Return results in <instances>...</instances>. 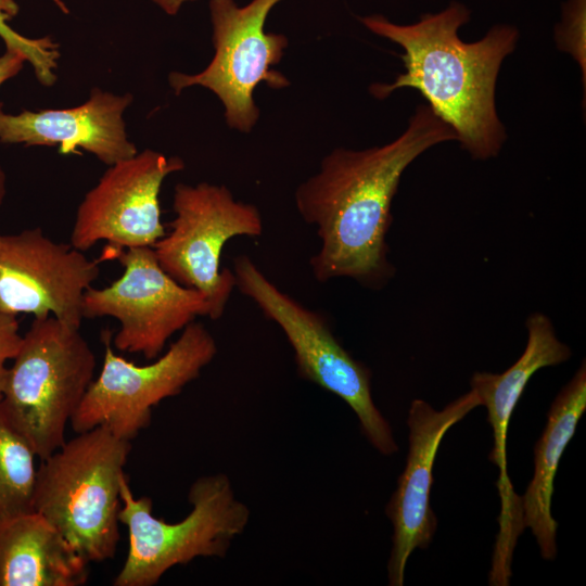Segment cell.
<instances>
[{
  "instance_id": "1",
  "label": "cell",
  "mask_w": 586,
  "mask_h": 586,
  "mask_svg": "<svg viewBox=\"0 0 586 586\" xmlns=\"http://www.w3.org/2000/svg\"><path fill=\"white\" fill-rule=\"evenodd\" d=\"M450 140H457L453 128L421 104L394 141L361 151L336 149L322 160L294 195L301 217L320 240L309 259L317 281L351 278L379 288L392 277L385 238L400 177L420 154Z\"/></svg>"
},
{
  "instance_id": "2",
  "label": "cell",
  "mask_w": 586,
  "mask_h": 586,
  "mask_svg": "<svg viewBox=\"0 0 586 586\" xmlns=\"http://www.w3.org/2000/svg\"><path fill=\"white\" fill-rule=\"evenodd\" d=\"M470 10L453 1L437 13L422 14L413 24L399 25L375 14L360 18L372 33L405 50L406 72L394 82L374 84L370 92L384 99L399 88L417 89L432 111L457 136V141L473 158L487 160L500 151L506 131L495 105V88L504 59L519 38L508 24L493 26L474 42L458 36L470 21Z\"/></svg>"
},
{
  "instance_id": "3",
  "label": "cell",
  "mask_w": 586,
  "mask_h": 586,
  "mask_svg": "<svg viewBox=\"0 0 586 586\" xmlns=\"http://www.w3.org/2000/svg\"><path fill=\"white\" fill-rule=\"evenodd\" d=\"M130 449V441L95 426L65 441L37 469L34 511L89 564L116 552L120 481Z\"/></svg>"
},
{
  "instance_id": "4",
  "label": "cell",
  "mask_w": 586,
  "mask_h": 586,
  "mask_svg": "<svg viewBox=\"0 0 586 586\" xmlns=\"http://www.w3.org/2000/svg\"><path fill=\"white\" fill-rule=\"evenodd\" d=\"M80 328L53 316L34 318L9 366L0 408L39 460L65 442L95 369V356Z\"/></svg>"
},
{
  "instance_id": "5",
  "label": "cell",
  "mask_w": 586,
  "mask_h": 586,
  "mask_svg": "<svg viewBox=\"0 0 586 586\" xmlns=\"http://www.w3.org/2000/svg\"><path fill=\"white\" fill-rule=\"evenodd\" d=\"M120 498L118 519L128 530L129 549L114 586H154L176 565L200 557H226L251 515L224 473L203 475L192 483L188 493L192 509L176 523L156 518L150 497L136 498L126 474Z\"/></svg>"
},
{
  "instance_id": "6",
  "label": "cell",
  "mask_w": 586,
  "mask_h": 586,
  "mask_svg": "<svg viewBox=\"0 0 586 586\" xmlns=\"http://www.w3.org/2000/svg\"><path fill=\"white\" fill-rule=\"evenodd\" d=\"M232 271L235 288L284 333L300 377L344 400L379 453H396L391 425L373 403L370 370L339 343L326 318L280 290L246 255L233 259Z\"/></svg>"
},
{
  "instance_id": "7",
  "label": "cell",
  "mask_w": 586,
  "mask_h": 586,
  "mask_svg": "<svg viewBox=\"0 0 586 586\" xmlns=\"http://www.w3.org/2000/svg\"><path fill=\"white\" fill-rule=\"evenodd\" d=\"M102 341L101 372L69 423L76 433L104 426L127 441L149 426L153 407L198 379L218 351L213 334L196 321L188 324L164 354L143 366L115 354L111 331L103 332Z\"/></svg>"
},
{
  "instance_id": "8",
  "label": "cell",
  "mask_w": 586,
  "mask_h": 586,
  "mask_svg": "<svg viewBox=\"0 0 586 586\" xmlns=\"http://www.w3.org/2000/svg\"><path fill=\"white\" fill-rule=\"evenodd\" d=\"M169 231L152 246L163 270L180 284L202 293L212 320L219 319L235 288L233 271L220 269L225 244L239 235L258 237V208L237 201L225 186L178 183Z\"/></svg>"
},
{
  "instance_id": "9",
  "label": "cell",
  "mask_w": 586,
  "mask_h": 586,
  "mask_svg": "<svg viewBox=\"0 0 586 586\" xmlns=\"http://www.w3.org/2000/svg\"><path fill=\"white\" fill-rule=\"evenodd\" d=\"M281 0H252L239 7L234 0H211L215 54L198 74L170 73L169 85L176 93L191 86L213 91L225 107L229 127L250 132L259 117L253 92L265 81L281 89L289 80L270 68L278 64L288 47L285 36L266 33L265 21Z\"/></svg>"
},
{
  "instance_id": "10",
  "label": "cell",
  "mask_w": 586,
  "mask_h": 586,
  "mask_svg": "<svg viewBox=\"0 0 586 586\" xmlns=\"http://www.w3.org/2000/svg\"><path fill=\"white\" fill-rule=\"evenodd\" d=\"M116 258L122 276L101 289L90 286L82 298V318L112 317L119 330L116 349L152 360L168 340L198 317H211V306L199 291L187 288L160 266L152 246L131 247Z\"/></svg>"
},
{
  "instance_id": "11",
  "label": "cell",
  "mask_w": 586,
  "mask_h": 586,
  "mask_svg": "<svg viewBox=\"0 0 586 586\" xmlns=\"http://www.w3.org/2000/svg\"><path fill=\"white\" fill-rule=\"evenodd\" d=\"M183 161L144 150L110 165L78 205L71 244L86 252L105 241L106 258L124 250L153 246L164 234L160 192L167 176L182 170Z\"/></svg>"
},
{
  "instance_id": "12",
  "label": "cell",
  "mask_w": 586,
  "mask_h": 586,
  "mask_svg": "<svg viewBox=\"0 0 586 586\" xmlns=\"http://www.w3.org/2000/svg\"><path fill=\"white\" fill-rule=\"evenodd\" d=\"M100 273L71 243L48 238L40 228L0 232V310L34 318L53 316L75 328L82 321V298Z\"/></svg>"
},
{
  "instance_id": "13",
  "label": "cell",
  "mask_w": 586,
  "mask_h": 586,
  "mask_svg": "<svg viewBox=\"0 0 586 586\" xmlns=\"http://www.w3.org/2000/svg\"><path fill=\"white\" fill-rule=\"evenodd\" d=\"M527 343L520 358L502 373L475 372L471 390L487 409V421L493 429L494 447L489 460L497 466V487L500 497L499 531L496 536L489 576L507 581L511 576L512 553L524 530L521 497L518 496L507 472V433L514 407L532 375L542 368L568 360L571 349L556 335L551 320L542 313L526 319Z\"/></svg>"
},
{
  "instance_id": "14",
  "label": "cell",
  "mask_w": 586,
  "mask_h": 586,
  "mask_svg": "<svg viewBox=\"0 0 586 586\" xmlns=\"http://www.w3.org/2000/svg\"><path fill=\"white\" fill-rule=\"evenodd\" d=\"M477 406L481 402L473 390L440 411L422 399H415L410 405L406 467L385 509L394 530L387 563L391 586L404 584L409 556L416 548H426L435 534L437 521L430 507V493L440 443L450 426Z\"/></svg>"
},
{
  "instance_id": "15",
  "label": "cell",
  "mask_w": 586,
  "mask_h": 586,
  "mask_svg": "<svg viewBox=\"0 0 586 586\" xmlns=\"http://www.w3.org/2000/svg\"><path fill=\"white\" fill-rule=\"evenodd\" d=\"M132 97L93 89L88 100L74 107L10 114L0 110V141L11 144L59 146L61 154L79 149L106 165L137 154L128 139L123 114Z\"/></svg>"
},
{
  "instance_id": "16",
  "label": "cell",
  "mask_w": 586,
  "mask_h": 586,
  "mask_svg": "<svg viewBox=\"0 0 586 586\" xmlns=\"http://www.w3.org/2000/svg\"><path fill=\"white\" fill-rule=\"evenodd\" d=\"M88 565L38 512L0 521V586H80Z\"/></svg>"
},
{
  "instance_id": "17",
  "label": "cell",
  "mask_w": 586,
  "mask_h": 586,
  "mask_svg": "<svg viewBox=\"0 0 586 586\" xmlns=\"http://www.w3.org/2000/svg\"><path fill=\"white\" fill-rule=\"evenodd\" d=\"M585 409L586 366L583 361L550 406L546 426L534 449V475L521 497L523 526L531 528L546 560L557 555L558 524L551 515L553 480L561 455Z\"/></svg>"
},
{
  "instance_id": "18",
  "label": "cell",
  "mask_w": 586,
  "mask_h": 586,
  "mask_svg": "<svg viewBox=\"0 0 586 586\" xmlns=\"http://www.w3.org/2000/svg\"><path fill=\"white\" fill-rule=\"evenodd\" d=\"M36 458L0 408V521L34 511Z\"/></svg>"
},
{
  "instance_id": "19",
  "label": "cell",
  "mask_w": 586,
  "mask_h": 586,
  "mask_svg": "<svg viewBox=\"0 0 586 586\" xmlns=\"http://www.w3.org/2000/svg\"><path fill=\"white\" fill-rule=\"evenodd\" d=\"M17 11L18 7L14 0H0V37L7 49L16 50L25 56L41 84L52 85L60 56L58 47L50 38L29 39L13 30L7 22Z\"/></svg>"
},
{
  "instance_id": "20",
  "label": "cell",
  "mask_w": 586,
  "mask_h": 586,
  "mask_svg": "<svg viewBox=\"0 0 586 586\" xmlns=\"http://www.w3.org/2000/svg\"><path fill=\"white\" fill-rule=\"evenodd\" d=\"M586 0H565L555 37L559 49L569 52L583 69L585 80Z\"/></svg>"
},
{
  "instance_id": "21",
  "label": "cell",
  "mask_w": 586,
  "mask_h": 586,
  "mask_svg": "<svg viewBox=\"0 0 586 586\" xmlns=\"http://www.w3.org/2000/svg\"><path fill=\"white\" fill-rule=\"evenodd\" d=\"M22 339L16 316L0 310V399L9 371L8 362L16 356Z\"/></svg>"
},
{
  "instance_id": "22",
  "label": "cell",
  "mask_w": 586,
  "mask_h": 586,
  "mask_svg": "<svg viewBox=\"0 0 586 586\" xmlns=\"http://www.w3.org/2000/svg\"><path fill=\"white\" fill-rule=\"evenodd\" d=\"M25 56L12 49H5V52L0 55V87L16 76L26 63Z\"/></svg>"
},
{
  "instance_id": "23",
  "label": "cell",
  "mask_w": 586,
  "mask_h": 586,
  "mask_svg": "<svg viewBox=\"0 0 586 586\" xmlns=\"http://www.w3.org/2000/svg\"><path fill=\"white\" fill-rule=\"evenodd\" d=\"M169 15H175L187 1L194 0H151Z\"/></svg>"
},
{
  "instance_id": "24",
  "label": "cell",
  "mask_w": 586,
  "mask_h": 586,
  "mask_svg": "<svg viewBox=\"0 0 586 586\" xmlns=\"http://www.w3.org/2000/svg\"><path fill=\"white\" fill-rule=\"evenodd\" d=\"M5 195H7V176L0 163V206L3 203Z\"/></svg>"
}]
</instances>
